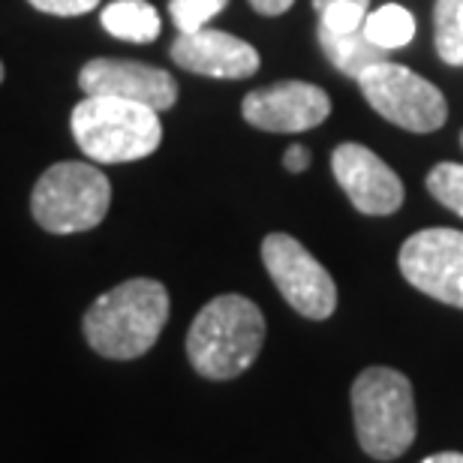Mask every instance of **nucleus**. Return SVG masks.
Masks as SVG:
<instances>
[{"label":"nucleus","instance_id":"1","mask_svg":"<svg viewBox=\"0 0 463 463\" xmlns=\"http://www.w3.org/2000/svg\"><path fill=\"white\" fill-rule=\"evenodd\" d=\"M169 322V292L160 280L136 277L90 304L81 328L88 346L103 358L133 361L151 352Z\"/></svg>","mask_w":463,"mask_h":463},{"label":"nucleus","instance_id":"2","mask_svg":"<svg viewBox=\"0 0 463 463\" xmlns=\"http://www.w3.org/2000/svg\"><path fill=\"white\" fill-rule=\"evenodd\" d=\"M265 344V317L244 295H220L193 319L187 358L205 379H235L259 358Z\"/></svg>","mask_w":463,"mask_h":463},{"label":"nucleus","instance_id":"3","mask_svg":"<svg viewBox=\"0 0 463 463\" xmlns=\"http://www.w3.org/2000/svg\"><path fill=\"white\" fill-rule=\"evenodd\" d=\"M70 129L97 165L145 160L163 142L160 112L120 97H85L72 109Z\"/></svg>","mask_w":463,"mask_h":463},{"label":"nucleus","instance_id":"4","mask_svg":"<svg viewBox=\"0 0 463 463\" xmlns=\"http://www.w3.org/2000/svg\"><path fill=\"white\" fill-rule=\"evenodd\" d=\"M352 419L358 446L373 460H397L415 442L412 383L401 370L367 367L352 383Z\"/></svg>","mask_w":463,"mask_h":463},{"label":"nucleus","instance_id":"5","mask_svg":"<svg viewBox=\"0 0 463 463\" xmlns=\"http://www.w3.org/2000/svg\"><path fill=\"white\" fill-rule=\"evenodd\" d=\"M112 205V184L97 163L63 160L49 165L31 193V214L52 235L97 229Z\"/></svg>","mask_w":463,"mask_h":463},{"label":"nucleus","instance_id":"6","mask_svg":"<svg viewBox=\"0 0 463 463\" xmlns=\"http://www.w3.org/2000/svg\"><path fill=\"white\" fill-rule=\"evenodd\" d=\"M358 88L388 124L410 129V133H433L449 118V103L442 90L401 63H373L358 76Z\"/></svg>","mask_w":463,"mask_h":463},{"label":"nucleus","instance_id":"7","mask_svg":"<svg viewBox=\"0 0 463 463\" xmlns=\"http://www.w3.org/2000/svg\"><path fill=\"white\" fill-rule=\"evenodd\" d=\"M262 262L286 304L304 319H328L337 307V286L298 238L274 232L262 241Z\"/></svg>","mask_w":463,"mask_h":463},{"label":"nucleus","instance_id":"8","mask_svg":"<svg viewBox=\"0 0 463 463\" xmlns=\"http://www.w3.org/2000/svg\"><path fill=\"white\" fill-rule=\"evenodd\" d=\"M401 274L419 292L463 310V232L421 229L403 241Z\"/></svg>","mask_w":463,"mask_h":463},{"label":"nucleus","instance_id":"9","mask_svg":"<svg viewBox=\"0 0 463 463\" xmlns=\"http://www.w3.org/2000/svg\"><path fill=\"white\" fill-rule=\"evenodd\" d=\"M79 88L88 97H120L169 112L178 103V81L169 70L127 58H94L79 72Z\"/></svg>","mask_w":463,"mask_h":463},{"label":"nucleus","instance_id":"10","mask_svg":"<svg viewBox=\"0 0 463 463\" xmlns=\"http://www.w3.org/2000/svg\"><path fill=\"white\" fill-rule=\"evenodd\" d=\"M331 172L352 208L367 217H388L403 205V184L385 160L358 142H344L331 154Z\"/></svg>","mask_w":463,"mask_h":463},{"label":"nucleus","instance_id":"11","mask_svg":"<svg viewBox=\"0 0 463 463\" xmlns=\"http://www.w3.org/2000/svg\"><path fill=\"white\" fill-rule=\"evenodd\" d=\"M241 115L265 133H307L331 115V99L310 81H277L250 90L241 103Z\"/></svg>","mask_w":463,"mask_h":463},{"label":"nucleus","instance_id":"12","mask_svg":"<svg viewBox=\"0 0 463 463\" xmlns=\"http://www.w3.org/2000/svg\"><path fill=\"white\" fill-rule=\"evenodd\" d=\"M172 61L181 70L208 79H250L262 63L250 43L226 31H211V27H202L196 33H181L172 43Z\"/></svg>","mask_w":463,"mask_h":463},{"label":"nucleus","instance_id":"13","mask_svg":"<svg viewBox=\"0 0 463 463\" xmlns=\"http://www.w3.org/2000/svg\"><path fill=\"white\" fill-rule=\"evenodd\" d=\"M99 24L124 43H154L163 31L160 13L147 0H115L99 9Z\"/></svg>","mask_w":463,"mask_h":463},{"label":"nucleus","instance_id":"14","mask_svg":"<svg viewBox=\"0 0 463 463\" xmlns=\"http://www.w3.org/2000/svg\"><path fill=\"white\" fill-rule=\"evenodd\" d=\"M319 45H322V52H326V58L331 61V67L352 79H358L361 72L370 70L373 63L385 61V52L370 43L361 27L352 33H331L326 27H319Z\"/></svg>","mask_w":463,"mask_h":463},{"label":"nucleus","instance_id":"15","mask_svg":"<svg viewBox=\"0 0 463 463\" xmlns=\"http://www.w3.org/2000/svg\"><path fill=\"white\" fill-rule=\"evenodd\" d=\"M361 31H364L367 40L379 45L383 52H394V49H403V45L412 43L415 15L401 4H385V6L373 9V13H367Z\"/></svg>","mask_w":463,"mask_h":463},{"label":"nucleus","instance_id":"16","mask_svg":"<svg viewBox=\"0 0 463 463\" xmlns=\"http://www.w3.org/2000/svg\"><path fill=\"white\" fill-rule=\"evenodd\" d=\"M433 31H437V52L449 67H463V18L460 0H437L433 9Z\"/></svg>","mask_w":463,"mask_h":463},{"label":"nucleus","instance_id":"17","mask_svg":"<svg viewBox=\"0 0 463 463\" xmlns=\"http://www.w3.org/2000/svg\"><path fill=\"white\" fill-rule=\"evenodd\" d=\"M428 190L439 205H446L458 217H463V165L458 163L433 165L428 175Z\"/></svg>","mask_w":463,"mask_h":463},{"label":"nucleus","instance_id":"18","mask_svg":"<svg viewBox=\"0 0 463 463\" xmlns=\"http://www.w3.org/2000/svg\"><path fill=\"white\" fill-rule=\"evenodd\" d=\"M226 4L229 0H169V15L181 33H196L223 13Z\"/></svg>","mask_w":463,"mask_h":463},{"label":"nucleus","instance_id":"19","mask_svg":"<svg viewBox=\"0 0 463 463\" xmlns=\"http://www.w3.org/2000/svg\"><path fill=\"white\" fill-rule=\"evenodd\" d=\"M319 15V27H326L331 33H352L358 27H364V18H367V6H358V4H335V6H326Z\"/></svg>","mask_w":463,"mask_h":463},{"label":"nucleus","instance_id":"20","mask_svg":"<svg viewBox=\"0 0 463 463\" xmlns=\"http://www.w3.org/2000/svg\"><path fill=\"white\" fill-rule=\"evenodd\" d=\"M33 9H40L45 15H58V18H76L85 15L90 9H97L99 0H27Z\"/></svg>","mask_w":463,"mask_h":463},{"label":"nucleus","instance_id":"21","mask_svg":"<svg viewBox=\"0 0 463 463\" xmlns=\"http://www.w3.org/2000/svg\"><path fill=\"white\" fill-rule=\"evenodd\" d=\"M283 165H286L289 172H295V175L304 172V169L310 165V151H307L304 145H292L289 151L283 154Z\"/></svg>","mask_w":463,"mask_h":463},{"label":"nucleus","instance_id":"22","mask_svg":"<svg viewBox=\"0 0 463 463\" xmlns=\"http://www.w3.org/2000/svg\"><path fill=\"white\" fill-rule=\"evenodd\" d=\"M295 0H250V6L256 9L259 15H283L286 9H292Z\"/></svg>","mask_w":463,"mask_h":463},{"label":"nucleus","instance_id":"23","mask_svg":"<svg viewBox=\"0 0 463 463\" xmlns=\"http://www.w3.org/2000/svg\"><path fill=\"white\" fill-rule=\"evenodd\" d=\"M421 463H463V455H460V451H442V455L424 458Z\"/></svg>","mask_w":463,"mask_h":463},{"label":"nucleus","instance_id":"24","mask_svg":"<svg viewBox=\"0 0 463 463\" xmlns=\"http://www.w3.org/2000/svg\"><path fill=\"white\" fill-rule=\"evenodd\" d=\"M335 4H358V6H370V0H313V9L322 13L326 6H335Z\"/></svg>","mask_w":463,"mask_h":463},{"label":"nucleus","instance_id":"25","mask_svg":"<svg viewBox=\"0 0 463 463\" xmlns=\"http://www.w3.org/2000/svg\"><path fill=\"white\" fill-rule=\"evenodd\" d=\"M4 79H6V70H4V61H0V85H4Z\"/></svg>","mask_w":463,"mask_h":463},{"label":"nucleus","instance_id":"26","mask_svg":"<svg viewBox=\"0 0 463 463\" xmlns=\"http://www.w3.org/2000/svg\"><path fill=\"white\" fill-rule=\"evenodd\" d=\"M460 18H463V0H460Z\"/></svg>","mask_w":463,"mask_h":463},{"label":"nucleus","instance_id":"27","mask_svg":"<svg viewBox=\"0 0 463 463\" xmlns=\"http://www.w3.org/2000/svg\"><path fill=\"white\" fill-rule=\"evenodd\" d=\"M460 142H463V136H460Z\"/></svg>","mask_w":463,"mask_h":463}]
</instances>
